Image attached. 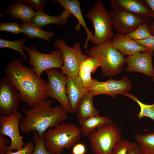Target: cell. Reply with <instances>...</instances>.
I'll list each match as a JSON object with an SVG mask.
<instances>
[{
	"mask_svg": "<svg viewBox=\"0 0 154 154\" xmlns=\"http://www.w3.org/2000/svg\"><path fill=\"white\" fill-rule=\"evenodd\" d=\"M46 0H17V2L25 4L37 11L44 12Z\"/></svg>",
	"mask_w": 154,
	"mask_h": 154,
	"instance_id": "cell-30",
	"label": "cell"
},
{
	"mask_svg": "<svg viewBox=\"0 0 154 154\" xmlns=\"http://www.w3.org/2000/svg\"><path fill=\"white\" fill-rule=\"evenodd\" d=\"M153 63L154 64L153 67H154V60H153ZM152 80L153 81L154 83V73H153V76L152 77Z\"/></svg>",
	"mask_w": 154,
	"mask_h": 154,
	"instance_id": "cell-40",
	"label": "cell"
},
{
	"mask_svg": "<svg viewBox=\"0 0 154 154\" xmlns=\"http://www.w3.org/2000/svg\"><path fill=\"white\" fill-rule=\"evenodd\" d=\"M154 51L149 50L145 52H138L127 56L125 58L127 64L125 71L139 72L152 78L154 72L152 62Z\"/></svg>",
	"mask_w": 154,
	"mask_h": 154,
	"instance_id": "cell-15",
	"label": "cell"
},
{
	"mask_svg": "<svg viewBox=\"0 0 154 154\" xmlns=\"http://www.w3.org/2000/svg\"><path fill=\"white\" fill-rule=\"evenodd\" d=\"M4 72L18 90L21 101L28 106L33 108L47 100L48 82L38 76L32 68L23 65L22 60L11 61Z\"/></svg>",
	"mask_w": 154,
	"mask_h": 154,
	"instance_id": "cell-1",
	"label": "cell"
},
{
	"mask_svg": "<svg viewBox=\"0 0 154 154\" xmlns=\"http://www.w3.org/2000/svg\"><path fill=\"white\" fill-rule=\"evenodd\" d=\"M5 13L10 18L19 19L23 23H31L35 11L27 6L19 3H12L6 7Z\"/></svg>",
	"mask_w": 154,
	"mask_h": 154,
	"instance_id": "cell-21",
	"label": "cell"
},
{
	"mask_svg": "<svg viewBox=\"0 0 154 154\" xmlns=\"http://www.w3.org/2000/svg\"><path fill=\"white\" fill-rule=\"evenodd\" d=\"M94 96L88 90L80 101L75 111L79 120L99 115V111L95 108L94 105Z\"/></svg>",
	"mask_w": 154,
	"mask_h": 154,
	"instance_id": "cell-22",
	"label": "cell"
},
{
	"mask_svg": "<svg viewBox=\"0 0 154 154\" xmlns=\"http://www.w3.org/2000/svg\"><path fill=\"white\" fill-rule=\"evenodd\" d=\"M0 31L11 33L14 34H19L21 32L19 24L10 22H1Z\"/></svg>",
	"mask_w": 154,
	"mask_h": 154,
	"instance_id": "cell-32",
	"label": "cell"
},
{
	"mask_svg": "<svg viewBox=\"0 0 154 154\" xmlns=\"http://www.w3.org/2000/svg\"><path fill=\"white\" fill-rule=\"evenodd\" d=\"M110 5L112 9H123L143 17L151 18L153 15L151 9L143 0H111Z\"/></svg>",
	"mask_w": 154,
	"mask_h": 154,
	"instance_id": "cell-16",
	"label": "cell"
},
{
	"mask_svg": "<svg viewBox=\"0 0 154 154\" xmlns=\"http://www.w3.org/2000/svg\"><path fill=\"white\" fill-rule=\"evenodd\" d=\"M143 0L151 9L153 13V15L151 18L154 21V0Z\"/></svg>",
	"mask_w": 154,
	"mask_h": 154,
	"instance_id": "cell-38",
	"label": "cell"
},
{
	"mask_svg": "<svg viewBox=\"0 0 154 154\" xmlns=\"http://www.w3.org/2000/svg\"><path fill=\"white\" fill-rule=\"evenodd\" d=\"M148 31L150 34L154 36V21L152 19L148 23Z\"/></svg>",
	"mask_w": 154,
	"mask_h": 154,
	"instance_id": "cell-39",
	"label": "cell"
},
{
	"mask_svg": "<svg viewBox=\"0 0 154 154\" xmlns=\"http://www.w3.org/2000/svg\"><path fill=\"white\" fill-rule=\"evenodd\" d=\"M54 45L62 53L63 64L60 68L61 72L68 77L77 76L81 63L89 57L82 53L80 42H76L73 46L70 47L64 40L58 39L54 42Z\"/></svg>",
	"mask_w": 154,
	"mask_h": 154,
	"instance_id": "cell-7",
	"label": "cell"
},
{
	"mask_svg": "<svg viewBox=\"0 0 154 154\" xmlns=\"http://www.w3.org/2000/svg\"><path fill=\"white\" fill-rule=\"evenodd\" d=\"M19 25L21 32L25 34L31 39L39 38L44 40L50 43V38L54 34L52 31L43 30L40 27L32 22L23 23L19 24Z\"/></svg>",
	"mask_w": 154,
	"mask_h": 154,
	"instance_id": "cell-23",
	"label": "cell"
},
{
	"mask_svg": "<svg viewBox=\"0 0 154 154\" xmlns=\"http://www.w3.org/2000/svg\"><path fill=\"white\" fill-rule=\"evenodd\" d=\"M113 46L124 56L133 55L138 52H145L149 50L126 35L117 33L112 39Z\"/></svg>",
	"mask_w": 154,
	"mask_h": 154,
	"instance_id": "cell-17",
	"label": "cell"
},
{
	"mask_svg": "<svg viewBox=\"0 0 154 154\" xmlns=\"http://www.w3.org/2000/svg\"><path fill=\"white\" fill-rule=\"evenodd\" d=\"M34 147V145L31 142H27L22 148L14 152L13 151L7 150L6 154H32Z\"/></svg>",
	"mask_w": 154,
	"mask_h": 154,
	"instance_id": "cell-33",
	"label": "cell"
},
{
	"mask_svg": "<svg viewBox=\"0 0 154 154\" xmlns=\"http://www.w3.org/2000/svg\"><path fill=\"white\" fill-rule=\"evenodd\" d=\"M21 101L19 92L6 77L0 81V114L8 115L18 111Z\"/></svg>",
	"mask_w": 154,
	"mask_h": 154,
	"instance_id": "cell-13",
	"label": "cell"
},
{
	"mask_svg": "<svg viewBox=\"0 0 154 154\" xmlns=\"http://www.w3.org/2000/svg\"><path fill=\"white\" fill-rule=\"evenodd\" d=\"M32 21L40 27L51 24L64 25L67 23L66 20L61 18L59 16H51L44 12L37 11L35 12Z\"/></svg>",
	"mask_w": 154,
	"mask_h": 154,
	"instance_id": "cell-24",
	"label": "cell"
},
{
	"mask_svg": "<svg viewBox=\"0 0 154 154\" xmlns=\"http://www.w3.org/2000/svg\"><path fill=\"white\" fill-rule=\"evenodd\" d=\"M139 44L149 50H154V36L151 35L144 40H135Z\"/></svg>",
	"mask_w": 154,
	"mask_h": 154,
	"instance_id": "cell-34",
	"label": "cell"
},
{
	"mask_svg": "<svg viewBox=\"0 0 154 154\" xmlns=\"http://www.w3.org/2000/svg\"><path fill=\"white\" fill-rule=\"evenodd\" d=\"M114 29L119 34L126 35L135 29L140 24L149 22L150 17L138 16L121 9H112L108 11Z\"/></svg>",
	"mask_w": 154,
	"mask_h": 154,
	"instance_id": "cell-10",
	"label": "cell"
},
{
	"mask_svg": "<svg viewBox=\"0 0 154 154\" xmlns=\"http://www.w3.org/2000/svg\"><path fill=\"white\" fill-rule=\"evenodd\" d=\"M56 2L59 4L64 9L59 16L61 18L66 20L73 14L78 21V24L74 26L76 31L79 32L81 26L85 29L87 35L84 49H86L87 52V47L89 42L91 41L94 38V35L87 27L86 22L82 14L80 3L78 0H56Z\"/></svg>",
	"mask_w": 154,
	"mask_h": 154,
	"instance_id": "cell-14",
	"label": "cell"
},
{
	"mask_svg": "<svg viewBox=\"0 0 154 154\" xmlns=\"http://www.w3.org/2000/svg\"><path fill=\"white\" fill-rule=\"evenodd\" d=\"M86 53L99 61L102 73L107 77L121 73L126 63L123 56L113 46L112 40L93 46Z\"/></svg>",
	"mask_w": 154,
	"mask_h": 154,
	"instance_id": "cell-4",
	"label": "cell"
},
{
	"mask_svg": "<svg viewBox=\"0 0 154 154\" xmlns=\"http://www.w3.org/2000/svg\"><path fill=\"white\" fill-rule=\"evenodd\" d=\"M80 128L64 122L48 129L44 135L46 148L53 154H61L64 149H70L80 140Z\"/></svg>",
	"mask_w": 154,
	"mask_h": 154,
	"instance_id": "cell-3",
	"label": "cell"
},
{
	"mask_svg": "<svg viewBox=\"0 0 154 154\" xmlns=\"http://www.w3.org/2000/svg\"><path fill=\"white\" fill-rule=\"evenodd\" d=\"M131 143L127 140L121 139L115 146L112 154H128Z\"/></svg>",
	"mask_w": 154,
	"mask_h": 154,
	"instance_id": "cell-31",
	"label": "cell"
},
{
	"mask_svg": "<svg viewBox=\"0 0 154 154\" xmlns=\"http://www.w3.org/2000/svg\"><path fill=\"white\" fill-rule=\"evenodd\" d=\"M128 154H146L136 142L131 143Z\"/></svg>",
	"mask_w": 154,
	"mask_h": 154,
	"instance_id": "cell-36",
	"label": "cell"
},
{
	"mask_svg": "<svg viewBox=\"0 0 154 154\" xmlns=\"http://www.w3.org/2000/svg\"><path fill=\"white\" fill-rule=\"evenodd\" d=\"M135 139L146 154H154V132L137 134Z\"/></svg>",
	"mask_w": 154,
	"mask_h": 154,
	"instance_id": "cell-25",
	"label": "cell"
},
{
	"mask_svg": "<svg viewBox=\"0 0 154 154\" xmlns=\"http://www.w3.org/2000/svg\"><path fill=\"white\" fill-rule=\"evenodd\" d=\"M132 82L127 76H125L120 80L110 79L105 81H100L93 79L92 84L88 90L95 96L105 94L115 98L118 94L125 96L130 90Z\"/></svg>",
	"mask_w": 154,
	"mask_h": 154,
	"instance_id": "cell-12",
	"label": "cell"
},
{
	"mask_svg": "<svg viewBox=\"0 0 154 154\" xmlns=\"http://www.w3.org/2000/svg\"><path fill=\"white\" fill-rule=\"evenodd\" d=\"M125 96L136 102L139 106L140 110L137 116L138 119H141L147 117L151 119L154 122V103L151 105L143 103L135 97L128 93Z\"/></svg>",
	"mask_w": 154,
	"mask_h": 154,
	"instance_id": "cell-27",
	"label": "cell"
},
{
	"mask_svg": "<svg viewBox=\"0 0 154 154\" xmlns=\"http://www.w3.org/2000/svg\"><path fill=\"white\" fill-rule=\"evenodd\" d=\"M9 143L7 138L5 136H0V153L5 151L7 150L8 146L7 144Z\"/></svg>",
	"mask_w": 154,
	"mask_h": 154,
	"instance_id": "cell-37",
	"label": "cell"
},
{
	"mask_svg": "<svg viewBox=\"0 0 154 154\" xmlns=\"http://www.w3.org/2000/svg\"><path fill=\"white\" fill-rule=\"evenodd\" d=\"M52 100H46L31 108L22 109L25 116L19 125L20 132L29 134L36 131L42 137L49 129L64 122L68 118V112L61 106H51Z\"/></svg>",
	"mask_w": 154,
	"mask_h": 154,
	"instance_id": "cell-2",
	"label": "cell"
},
{
	"mask_svg": "<svg viewBox=\"0 0 154 154\" xmlns=\"http://www.w3.org/2000/svg\"><path fill=\"white\" fill-rule=\"evenodd\" d=\"M85 16L91 21L94 28L93 45H98L112 39L114 35L111 17L101 0L97 1Z\"/></svg>",
	"mask_w": 154,
	"mask_h": 154,
	"instance_id": "cell-5",
	"label": "cell"
},
{
	"mask_svg": "<svg viewBox=\"0 0 154 154\" xmlns=\"http://www.w3.org/2000/svg\"><path fill=\"white\" fill-rule=\"evenodd\" d=\"M86 147L84 144L77 143L73 147L72 154H86Z\"/></svg>",
	"mask_w": 154,
	"mask_h": 154,
	"instance_id": "cell-35",
	"label": "cell"
},
{
	"mask_svg": "<svg viewBox=\"0 0 154 154\" xmlns=\"http://www.w3.org/2000/svg\"><path fill=\"white\" fill-rule=\"evenodd\" d=\"M33 133L32 138L35 145L32 154H53L45 147L44 136H39L36 131H34Z\"/></svg>",
	"mask_w": 154,
	"mask_h": 154,
	"instance_id": "cell-29",
	"label": "cell"
},
{
	"mask_svg": "<svg viewBox=\"0 0 154 154\" xmlns=\"http://www.w3.org/2000/svg\"><path fill=\"white\" fill-rule=\"evenodd\" d=\"M84 87L77 76L74 78L68 77L66 92L70 105L73 113L80 101L88 91Z\"/></svg>",
	"mask_w": 154,
	"mask_h": 154,
	"instance_id": "cell-18",
	"label": "cell"
},
{
	"mask_svg": "<svg viewBox=\"0 0 154 154\" xmlns=\"http://www.w3.org/2000/svg\"><path fill=\"white\" fill-rule=\"evenodd\" d=\"M45 72L48 80L47 90L48 97L56 100L68 113H73L66 92L68 77L57 68L48 69Z\"/></svg>",
	"mask_w": 154,
	"mask_h": 154,
	"instance_id": "cell-9",
	"label": "cell"
},
{
	"mask_svg": "<svg viewBox=\"0 0 154 154\" xmlns=\"http://www.w3.org/2000/svg\"><path fill=\"white\" fill-rule=\"evenodd\" d=\"M26 41L24 39L12 41L0 38V48H8L15 50L20 54L25 60H27L28 57L24 51Z\"/></svg>",
	"mask_w": 154,
	"mask_h": 154,
	"instance_id": "cell-26",
	"label": "cell"
},
{
	"mask_svg": "<svg viewBox=\"0 0 154 154\" xmlns=\"http://www.w3.org/2000/svg\"><path fill=\"white\" fill-rule=\"evenodd\" d=\"M112 123V120L108 116H101L99 115L79 120L82 135L84 136L89 137L97 129Z\"/></svg>",
	"mask_w": 154,
	"mask_h": 154,
	"instance_id": "cell-20",
	"label": "cell"
},
{
	"mask_svg": "<svg viewBox=\"0 0 154 154\" xmlns=\"http://www.w3.org/2000/svg\"><path fill=\"white\" fill-rule=\"evenodd\" d=\"M24 50L29 55L28 62L30 65L40 77L44 71L52 68H61L63 65L62 53L60 50L46 54L39 52L34 46L31 48L25 46Z\"/></svg>",
	"mask_w": 154,
	"mask_h": 154,
	"instance_id": "cell-8",
	"label": "cell"
},
{
	"mask_svg": "<svg viewBox=\"0 0 154 154\" xmlns=\"http://www.w3.org/2000/svg\"><path fill=\"white\" fill-rule=\"evenodd\" d=\"M23 117L19 111L0 116V135L8 136L11 139L10 144L7 150H17L25 145L20 134L19 125Z\"/></svg>",
	"mask_w": 154,
	"mask_h": 154,
	"instance_id": "cell-11",
	"label": "cell"
},
{
	"mask_svg": "<svg viewBox=\"0 0 154 154\" xmlns=\"http://www.w3.org/2000/svg\"><path fill=\"white\" fill-rule=\"evenodd\" d=\"M148 22L140 24L134 30L126 35L134 40H141L146 39L151 35L148 31Z\"/></svg>",
	"mask_w": 154,
	"mask_h": 154,
	"instance_id": "cell-28",
	"label": "cell"
},
{
	"mask_svg": "<svg viewBox=\"0 0 154 154\" xmlns=\"http://www.w3.org/2000/svg\"><path fill=\"white\" fill-rule=\"evenodd\" d=\"M89 137L94 154H112L122 135L120 129L112 123L97 129Z\"/></svg>",
	"mask_w": 154,
	"mask_h": 154,
	"instance_id": "cell-6",
	"label": "cell"
},
{
	"mask_svg": "<svg viewBox=\"0 0 154 154\" xmlns=\"http://www.w3.org/2000/svg\"><path fill=\"white\" fill-rule=\"evenodd\" d=\"M0 154H6L5 152H3L1 153H0Z\"/></svg>",
	"mask_w": 154,
	"mask_h": 154,
	"instance_id": "cell-41",
	"label": "cell"
},
{
	"mask_svg": "<svg viewBox=\"0 0 154 154\" xmlns=\"http://www.w3.org/2000/svg\"><path fill=\"white\" fill-rule=\"evenodd\" d=\"M100 66L99 61L94 58L88 57L81 63L78 76L86 88L88 90L92 85L93 79L92 78L91 74L94 73Z\"/></svg>",
	"mask_w": 154,
	"mask_h": 154,
	"instance_id": "cell-19",
	"label": "cell"
}]
</instances>
